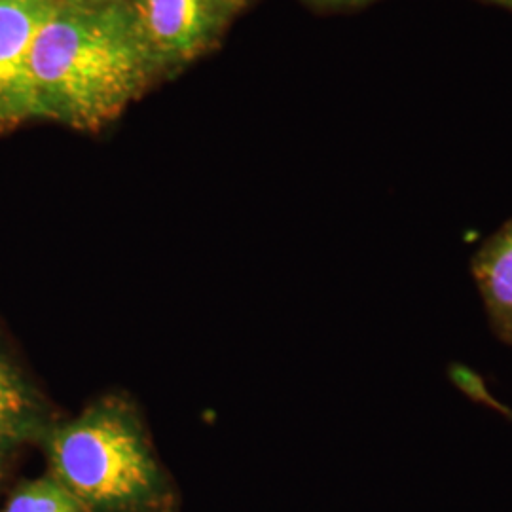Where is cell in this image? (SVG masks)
<instances>
[{"mask_svg":"<svg viewBox=\"0 0 512 512\" xmlns=\"http://www.w3.org/2000/svg\"><path fill=\"white\" fill-rule=\"evenodd\" d=\"M160 71L133 0H55L31 50L37 118L105 128Z\"/></svg>","mask_w":512,"mask_h":512,"instance_id":"6da1fadb","label":"cell"},{"mask_svg":"<svg viewBox=\"0 0 512 512\" xmlns=\"http://www.w3.org/2000/svg\"><path fill=\"white\" fill-rule=\"evenodd\" d=\"M55 476L90 512H179L177 484L158 456L141 410L107 393L57 418L38 442Z\"/></svg>","mask_w":512,"mask_h":512,"instance_id":"7a4b0ae2","label":"cell"},{"mask_svg":"<svg viewBox=\"0 0 512 512\" xmlns=\"http://www.w3.org/2000/svg\"><path fill=\"white\" fill-rule=\"evenodd\" d=\"M160 69L207 52L245 0H133Z\"/></svg>","mask_w":512,"mask_h":512,"instance_id":"3957f363","label":"cell"},{"mask_svg":"<svg viewBox=\"0 0 512 512\" xmlns=\"http://www.w3.org/2000/svg\"><path fill=\"white\" fill-rule=\"evenodd\" d=\"M55 0H0V133L37 118L31 50Z\"/></svg>","mask_w":512,"mask_h":512,"instance_id":"277c9868","label":"cell"},{"mask_svg":"<svg viewBox=\"0 0 512 512\" xmlns=\"http://www.w3.org/2000/svg\"><path fill=\"white\" fill-rule=\"evenodd\" d=\"M57 418L50 401L0 338V475L23 448L38 446Z\"/></svg>","mask_w":512,"mask_h":512,"instance_id":"5b68a950","label":"cell"},{"mask_svg":"<svg viewBox=\"0 0 512 512\" xmlns=\"http://www.w3.org/2000/svg\"><path fill=\"white\" fill-rule=\"evenodd\" d=\"M471 272L490 327L501 342L512 346V219L478 247Z\"/></svg>","mask_w":512,"mask_h":512,"instance_id":"8992f818","label":"cell"},{"mask_svg":"<svg viewBox=\"0 0 512 512\" xmlns=\"http://www.w3.org/2000/svg\"><path fill=\"white\" fill-rule=\"evenodd\" d=\"M0 512H90L55 476L21 480L8 495Z\"/></svg>","mask_w":512,"mask_h":512,"instance_id":"52a82bcc","label":"cell"},{"mask_svg":"<svg viewBox=\"0 0 512 512\" xmlns=\"http://www.w3.org/2000/svg\"><path fill=\"white\" fill-rule=\"evenodd\" d=\"M450 378L469 399L492 408L495 412H499L501 416H505L507 420L512 421V408H509L507 404L501 403V401H497L494 395H492V391L488 389V385L484 384V380L476 372H473L471 368L454 365L450 368Z\"/></svg>","mask_w":512,"mask_h":512,"instance_id":"ba28073f","label":"cell"},{"mask_svg":"<svg viewBox=\"0 0 512 512\" xmlns=\"http://www.w3.org/2000/svg\"><path fill=\"white\" fill-rule=\"evenodd\" d=\"M490 2H495V4H499V6H503V8L512 12V0H490Z\"/></svg>","mask_w":512,"mask_h":512,"instance_id":"9c48e42d","label":"cell"},{"mask_svg":"<svg viewBox=\"0 0 512 512\" xmlns=\"http://www.w3.org/2000/svg\"><path fill=\"white\" fill-rule=\"evenodd\" d=\"M321 2H355V0H321Z\"/></svg>","mask_w":512,"mask_h":512,"instance_id":"30bf717a","label":"cell"},{"mask_svg":"<svg viewBox=\"0 0 512 512\" xmlns=\"http://www.w3.org/2000/svg\"><path fill=\"white\" fill-rule=\"evenodd\" d=\"M0 486H2V475H0Z\"/></svg>","mask_w":512,"mask_h":512,"instance_id":"8fae6325","label":"cell"},{"mask_svg":"<svg viewBox=\"0 0 512 512\" xmlns=\"http://www.w3.org/2000/svg\"><path fill=\"white\" fill-rule=\"evenodd\" d=\"M245 2H247V0H245Z\"/></svg>","mask_w":512,"mask_h":512,"instance_id":"7c38bea8","label":"cell"}]
</instances>
